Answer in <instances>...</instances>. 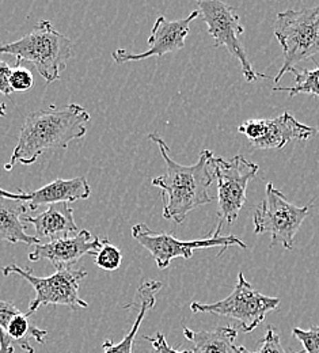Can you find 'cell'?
Masks as SVG:
<instances>
[{"instance_id": "29", "label": "cell", "mask_w": 319, "mask_h": 353, "mask_svg": "<svg viewBox=\"0 0 319 353\" xmlns=\"http://www.w3.org/2000/svg\"><path fill=\"white\" fill-rule=\"evenodd\" d=\"M0 117H6V103H0Z\"/></svg>"}, {"instance_id": "12", "label": "cell", "mask_w": 319, "mask_h": 353, "mask_svg": "<svg viewBox=\"0 0 319 353\" xmlns=\"http://www.w3.org/2000/svg\"><path fill=\"white\" fill-rule=\"evenodd\" d=\"M200 15L198 11H192L186 18L178 21H169L165 17H159L148 39L150 49L143 53H132L127 49H117L112 53L114 63L125 64L130 61H140L148 57H162L167 53L181 50L185 46V40L190 32V23Z\"/></svg>"}, {"instance_id": "8", "label": "cell", "mask_w": 319, "mask_h": 353, "mask_svg": "<svg viewBox=\"0 0 319 353\" xmlns=\"http://www.w3.org/2000/svg\"><path fill=\"white\" fill-rule=\"evenodd\" d=\"M310 208L311 204L298 207L289 203L269 182L265 199L257 205L253 215L254 234H271V249L276 245H282L287 250H292L295 236L307 218Z\"/></svg>"}, {"instance_id": "6", "label": "cell", "mask_w": 319, "mask_h": 353, "mask_svg": "<svg viewBox=\"0 0 319 353\" xmlns=\"http://www.w3.org/2000/svg\"><path fill=\"white\" fill-rule=\"evenodd\" d=\"M3 274H18L25 279L36 291L34 299L30 302L26 312L30 316L41 306H67L72 310L88 309L89 303L79 296V284L88 276L85 269L63 268L57 269L52 276L37 277L28 268L10 264L3 268Z\"/></svg>"}, {"instance_id": "13", "label": "cell", "mask_w": 319, "mask_h": 353, "mask_svg": "<svg viewBox=\"0 0 319 353\" xmlns=\"http://www.w3.org/2000/svg\"><path fill=\"white\" fill-rule=\"evenodd\" d=\"M103 238L94 235L88 230H82L75 236H60L46 243L34 245L29 253V260L33 263L45 260L56 270L71 268L85 256L92 257L102 248Z\"/></svg>"}, {"instance_id": "21", "label": "cell", "mask_w": 319, "mask_h": 353, "mask_svg": "<svg viewBox=\"0 0 319 353\" xmlns=\"http://www.w3.org/2000/svg\"><path fill=\"white\" fill-rule=\"evenodd\" d=\"M292 336L302 343L305 353H319V325L311 326L309 330L295 327Z\"/></svg>"}, {"instance_id": "1", "label": "cell", "mask_w": 319, "mask_h": 353, "mask_svg": "<svg viewBox=\"0 0 319 353\" xmlns=\"http://www.w3.org/2000/svg\"><path fill=\"white\" fill-rule=\"evenodd\" d=\"M90 113L78 103L61 108L54 105L32 112L21 128L18 143L10 162L4 166L11 170L15 165H33L46 151L65 150L71 141L86 136Z\"/></svg>"}, {"instance_id": "5", "label": "cell", "mask_w": 319, "mask_h": 353, "mask_svg": "<svg viewBox=\"0 0 319 353\" xmlns=\"http://www.w3.org/2000/svg\"><path fill=\"white\" fill-rule=\"evenodd\" d=\"M215 179L218 181V224L209 234L211 238L220 236L223 227L234 224L242 207L246 204L249 182L257 176L260 166L242 155L231 159L214 158Z\"/></svg>"}, {"instance_id": "19", "label": "cell", "mask_w": 319, "mask_h": 353, "mask_svg": "<svg viewBox=\"0 0 319 353\" xmlns=\"http://www.w3.org/2000/svg\"><path fill=\"white\" fill-rule=\"evenodd\" d=\"M295 77V83L291 88H274V91L288 92L289 98H294L298 94H309L319 97V67L316 70H292Z\"/></svg>"}, {"instance_id": "17", "label": "cell", "mask_w": 319, "mask_h": 353, "mask_svg": "<svg viewBox=\"0 0 319 353\" xmlns=\"http://www.w3.org/2000/svg\"><path fill=\"white\" fill-rule=\"evenodd\" d=\"M28 205L23 200L0 197V242L26 243L29 246L39 245L41 241L37 236L29 235L25 231L23 216H26Z\"/></svg>"}, {"instance_id": "7", "label": "cell", "mask_w": 319, "mask_h": 353, "mask_svg": "<svg viewBox=\"0 0 319 353\" xmlns=\"http://www.w3.org/2000/svg\"><path fill=\"white\" fill-rule=\"evenodd\" d=\"M278 305V298L267 296L254 290L245 274L239 272L236 285L226 299L208 305L193 302L190 310L194 314H214L232 318L239 322L245 333H251L265 321L267 314L277 309Z\"/></svg>"}, {"instance_id": "14", "label": "cell", "mask_w": 319, "mask_h": 353, "mask_svg": "<svg viewBox=\"0 0 319 353\" xmlns=\"http://www.w3.org/2000/svg\"><path fill=\"white\" fill-rule=\"evenodd\" d=\"M92 194V188L86 176H81L71 179L57 178L45 186L28 193V200L25 201L28 208L34 211L40 205H52L57 203H74L79 200H86Z\"/></svg>"}, {"instance_id": "24", "label": "cell", "mask_w": 319, "mask_h": 353, "mask_svg": "<svg viewBox=\"0 0 319 353\" xmlns=\"http://www.w3.org/2000/svg\"><path fill=\"white\" fill-rule=\"evenodd\" d=\"M22 311L17 309V306L11 302H4V301H0V329L3 332H6V329L8 327L10 322L17 316L19 315Z\"/></svg>"}, {"instance_id": "27", "label": "cell", "mask_w": 319, "mask_h": 353, "mask_svg": "<svg viewBox=\"0 0 319 353\" xmlns=\"http://www.w3.org/2000/svg\"><path fill=\"white\" fill-rule=\"evenodd\" d=\"M0 353H14V343L0 329Z\"/></svg>"}, {"instance_id": "25", "label": "cell", "mask_w": 319, "mask_h": 353, "mask_svg": "<svg viewBox=\"0 0 319 353\" xmlns=\"http://www.w3.org/2000/svg\"><path fill=\"white\" fill-rule=\"evenodd\" d=\"M143 337L151 343L154 351L156 353H193V351H177L172 348L162 333H156L155 337H150V336H143Z\"/></svg>"}, {"instance_id": "4", "label": "cell", "mask_w": 319, "mask_h": 353, "mask_svg": "<svg viewBox=\"0 0 319 353\" xmlns=\"http://www.w3.org/2000/svg\"><path fill=\"white\" fill-rule=\"evenodd\" d=\"M274 37L282 49V65L274 78H281L319 52V4L302 10H287L276 15Z\"/></svg>"}, {"instance_id": "22", "label": "cell", "mask_w": 319, "mask_h": 353, "mask_svg": "<svg viewBox=\"0 0 319 353\" xmlns=\"http://www.w3.org/2000/svg\"><path fill=\"white\" fill-rule=\"evenodd\" d=\"M240 351H242V353H289L282 348V345L280 343V336L276 333L272 325L268 326L267 334L261 340L260 347H258L257 351H247L245 347H240ZM296 353H305V351Z\"/></svg>"}, {"instance_id": "20", "label": "cell", "mask_w": 319, "mask_h": 353, "mask_svg": "<svg viewBox=\"0 0 319 353\" xmlns=\"http://www.w3.org/2000/svg\"><path fill=\"white\" fill-rule=\"evenodd\" d=\"M92 259H94V264L98 268L106 272H114L121 266L123 253L117 246L110 243L109 238L105 236L102 248L92 256Z\"/></svg>"}, {"instance_id": "10", "label": "cell", "mask_w": 319, "mask_h": 353, "mask_svg": "<svg viewBox=\"0 0 319 353\" xmlns=\"http://www.w3.org/2000/svg\"><path fill=\"white\" fill-rule=\"evenodd\" d=\"M197 7L215 46H226L229 54L239 60L246 82H257L260 78L268 79L269 77L254 71L246 49L239 40L245 28L236 8L218 0H198Z\"/></svg>"}, {"instance_id": "16", "label": "cell", "mask_w": 319, "mask_h": 353, "mask_svg": "<svg viewBox=\"0 0 319 353\" xmlns=\"http://www.w3.org/2000/svg\"><path fill=\"white\" fill-rule=\"evenodd\" d=\"M23 221L32 224L36 230V236L41 239H57L59 235L72 234L78 231L74 219V208L68 203H57L48 207L45 212L37 216H23Z\"/></svg>"}, {"instance_id": "9", "label": "cell", "mask_w": 319, "mask_h": 353, "mask_svg": "<svg viewBox=\"0 0 319 353\" xmlns=\"http://www.w3.org/2000/svg\"><path fill=\"white\" fill-rule=\"evenodd\" d=\"M132 236L138 245H141L154 257L159 269L169 268L174 259L190 260L193 253L200 249L222 248L220 254L229 246H239L247 249L246 243L235 235L204 238L193 241H181L172 234L154 232L145 223H138L132 227ZM219 254V256H220Z\"/></svg>"}, {"instance_id": "18", "label": "cell", "mask_w": 319, "mask_h": 353, "mask_svg": "<svg viewBox=\"0 0 319 353\" xmlns=\"http://www.w3.org/2000/svg\"><path fill=\"white\" fill-rule=\"evenodd\" d=\"M183 336L193 344V353H242L235 345L238 330L232 326L201 332L183 327Z\"/></svg>"}, {"instance_id": "15", "label": "cell", "mask_w": 319, "mask_h": 353, "mask_svg": "<svg viewBox=\"0 0 319 353\" xmlns=\"http://www.w3.org/2000/svg\"><path fill=\"white\" fill-rule=\"evenodd\" d=\"M162 287H163L162 281H154V280H144L140 284V287L137 288L135 301L124 307V309L131 310L138 309V314H137L134 326L131 327V330L127 333V336L119 344H113V341L106 340L102 345L103 353H134L137 332L141 326V322H143L147 311L155 307L156 294L162 290Z\"/></svg>"}, {"instance_id": "26", "label": "cell", "mask_w": 319, "mask_h": 353, "mask_svg": "<svg viewBox=\"0 0 319 353\" xmlns=\"http://www.w3.org/2000/svg\"><path fill=\"white\" fill-rule=\"evenodd\" d=\"M11 71H12V67L7 61L0 60V92L4 94L6 97H10L14 92L10 86Z\"/></svg>"}, {"instance_id": "23", "label": "cell", "mask_w": 319, "mask_h": 353, "mask_svg": "<svg viewBox=\"0 0 319 353\" xmlns=\"http://www.w3.org/2000/svg\"><path fill=\"white\" fill-rule=\"evenodd\" d=\"M10 86L12 88V91H18V92H23L34 88V79L32 72L26 67L17 64L12 68L10 75Z\"/></svg>"}, {"instance_id": "3", "label": "cell", "mask_w": 319, "mask_h": 353, "mask_svg": "<svg viewBox=\"0 0 319 353\" xmlns=\"http://www.w3.org/2000/svg\"><path fill=\"white\" fill-rule=\"evenodd\" d=\"M12 54L17 64L32 63L39 74L50 85L60 79L74 54V43L53 29L49 21H40L34 29L14 43L0 44V54Z\"/></svg>"}, {"instance_id": "11", "label": "cell", "mask_w": 319, "mask_h": 353, "mask_svg": "<svg viewBox=\"0 0 319 353\" xmlns=\"http://www.w3.org/2000/svg\"><path fill=\"white\" fill-rule=\"evenodd\" d=\"M238 132L245 134L258 150H281L292 140H310L318 130L299 123L292 114L282 113L276 119H257L243 123Z\"/></svg>"}, {"instance_id": "28", "label": "cell", "mask_w": 319, "mask_h": 353, "mask_svg": "<svg viewBox=\"0 0 319 353\" xmlns=\"http://www.w3.org/2000/svg\"><path fill=\"white\" fill-rule=\"evenodd\" d=\"M0 197H7V199H14V200H23L26 201L28 200V193L22 192L21 189H18V193H11V192H7L4 189L0 188Z\"/></svg>"}, {"instance_id": "2", "label": "cell", "mask_w": 319, "mask_h": 353, "mask_svg": "<svg viewBox=\"0 0 319 353\" xmlns=\"http://www.w3.org/2000/svg\"><path fill=\"white\" fill-rule=\"evenodd\" d=\"M148 139L158 144L166 165L165 174L151 181L152 186L162 190L163 218L181 224L189 212L215 200V197L209 194V186L215 181L212 166L215 157L212 151L204 150L197 163L183 166L172 159L169 154L170 148L159 134L151 133Z\"/></svg>"}]
</instances>
